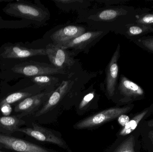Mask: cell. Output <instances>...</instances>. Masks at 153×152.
<instances>
[{"label": "cell", "mask_w": 153, "mask_h": 152, "mask_svg": "<svg viewBox=\"0 0 153 152\" xmlns=\"http://www.w3.org/2000/svg\"><path fill=\"white\" fill-rule=\"evenodd\" d=\"M138 128L142 148L146 152H153V127L144 126L140 124Z\"/></svg>", "instance_id": "obj_20"}, {"label": "cell", "mask_w": 153, "mask_h": 152, "mask_svg": "<svg viewBox=\"0 0 153 152\" xmlns=\"http://www.w3.org/2000/svg\"><path fill=\"white\" fill-rule=\"evenodd\" d=\"M153 33V29L151 27L142 24L134 23L128 24L121 35L131 42L137 40L147 34Z\"/></svg>", "instance_id": "obj_18"}, {"label": "cell", "mask_w": 153, "mask_h": 152, "mask_svg": "<svg viewBox=\"0 0 153 152\" xmlns=\"http://www.w3.org/2000/svg\"><path fill=\"white\" fill-rule=\"evenodd\" d=\"M139 129L126 136L117 137L104 152H142Z\"/></svg>", "instance_id": "obj_11"}, {"label": "cell", "mask_w": 153, "mask_h": 152, "mask_svg": "<svg viewBox=\"0 0 153 152\" xmlns=\"http://www.w3.org/2000/svg\"><path fill=\"white\" fill-rule=\"evenodd\" d=\"M0 69V78L5 81L42 75L62 76L71 72L57 68L51 64L36 60L24 61L1 65Z\"/></svg>", "instance_id": "obj_3"}, {"label": "cell", "mask_w": 153, "mask_h": 152, "mask_svg": "<svg viewBox=\"0 0 153 152\" xmlns=\"http://www.w3.org/2000/svg\"><path fill=\"white\" fill-rule=\"evenodd\" d=\"M25 123V121L22 120L19 118L14 116L0 117V126L11 132L18 131L20 126Z\"/></svg>", "instance_id": "obj_21"}, {"label": "cell", "mask_w": 153, "mask_h": 152, "mask_svg": "<svg viewBox=\"0 0 153 152\" xmlns=\"http://www.w3.org/2000/svg\"><path fill=\"white\" fill-rule=\"evenodd\" d=\"M130 118L127 114H122L117 118L119 124L121 127H124L129 122Z\"/></svg>", "instance_id": "obj_26"}, {"label": "cell", "mask_w": 153, "mask_h": 152, "mask_svg": "<svg viewBox=\"0 0 153 152\" xmlns=\"http://www.w3.org/2000/svg\"><path fill=\"white\" fill-rule=\"evenodd\" d=\"M151 10L125 4L89 8L77 12V21L85 23L92 30L121 35L127 25L135 23L137 15Z\"/></svg>", "instance_id": "obj_2"}, {"label": "cell", "mask_w": 153, "mask_h": 152, "mask_svg": "<svg viewBox=\"0 0 153 152\" xmlns=\"http://www.w3.org/2000/svg\"><path fill=\"white\" fill-rule=\"evenodd\" d=\"M0 152H6L2 151H0Z\"/></svg>", "instance_id": "obj_31"}, {"label": "cell", "mask_w": 153, "mask_h": 152, "mask_svg": "<svg viewBox=\"0 0 153 152\" xmlns=\"http://www.w3.org/2000/svg\"><path fill=\"white\" fill-rule=\"evenodd\" d=\"M134 104L123 106H117L105 109L92 114L76 122L73 128L77 130L95 129L102 125L117 119L122 114H127L133 110Z\"/></svg>", "instance_id": "obj_5"}, {"label": "cell", "mask_w": 153, "mask_h": 152, "mask_svg": "<svg viewBox=\"0 0 153 152\" xmlns=\"http://www.w3.org/2000/svg\"><path fill=\"white\" fill-rule=\"evenodd\" d=\"M141 125L144 126L153 127V118L149 120H146L141 123Z\"/></svg>", "instance_id": "obj_28"}, {"label": "cell", "mask_w": 153, "mask_h": 152, "mask_svg": "<svg viewBox=\"0 0 153 152\" xmlns=\"http://www.w3.org/2000/svg\"><path fill=\"white\" fill-rule=\"evenodd\" d=\"M151 115L149 107L134 114L126 125L120 129L116 136L117 137H123L132 134L137 129L142 122L146 120Z\"/></svg>", "instance_id": "obj_17"}, {"label": "cell", "mask_w": 153, "mask_h": 152, "mask_svg": "<svg viewBox=\"0 0 153 152\" xmlns=\"http://www.w3.org/2000/svg\"></svg>", "instance_id": "obj_32"}, {"label": "cell", "mask_w": 153, "mask_h": 152, "mask_svg": "<svg viewBox=\"0 0 153 152\" xmlns=\"http://www.w3.org/2000/svg\"><path fill=\"white\" fill-rule=\"evenodd\" d=\"M61 10L65 12H77L89 9L91 6L92 1L89 0H52Z\"/></svg>", "instance_id": "obj_19"}, {"label": "cell", "mask_w": 153, "mask_h": 152, "mask_svg": "<svg viewBox=\"0 0 153 152\" xmlns=\"http://www.w3.org/2000/svg\"><path fill=\"white\" fill-rule=\"evenodd\" d=\"M145 98V92L138 84L124 75H120L116 91L111 101L117 106L132 104Z\"/></svg>", "instance_id": "obj_6"}, {"label": "cell", "mask_w": 153, "mask_h": 152, "mask_svg": "<svg viewBox=\"0 0 153 152\" xmlns=\"http://www.w3.org/2000/svg\"><path fill=\"white\" fill-rule=\"evenodd\" d=\"M149 108L151 114L153 115V103L150 106H149Z\"/></svg>", "instance_id": "obj_29"}, {"label": "cell", "mask_w": 153, "mask_h": 152, "mask_svg": "<svg viewBox=\"0 0 153 152\" xmlns=\"http://www.w3.org/2000/svg\"><path fill=\"white\" fill-rule=\"evenodd\" d=\"M3 148V146H2V145H1V144H0V149H2V148Z\"/></svg>", "instance_id": "obj_30"}, {"label": "cell", "mask_w": 153, "mask_h": 152, "mask_svg": "<svg viewBox=\"0 0 153 152\" xmlns=\"http://www.w3.org/2000/svg\"><path fill=\"white\" fill-rule=\"evenodd\" d=\"M77 68L64 76L39 110L33 115L40 124H53L61 114L75 107L86 85L93 75Z\"/></svg>", "instance_id": "obj_1"}, {"label": "cell", "mask_w": 153, "mask_h": 152, "mask_svg": "<svg viewBox=\"0 0 153 152\" xmlns=\"http://www.w3.org/2000/svg\"><path fill=\"white\" fill-rule=\"evenodd\" d=\"M100 95L94 88V84L85 88L75 105L76 114L82 116L89 112L95 110L99 107Z\"/></svg>", "instance_id": "obj_14"}, {"label": "cell", "mask_w": 153, "mask_h": 152, "mask_svg": "<svg viewBox=\"0 0 153 152\" xmlns=\"http://www.w3.org/2000/svg\"><path fill=\"white\" fill-rule=\"evenodd\" d=\"M120 46L118 44L106 67L105 79L100 85L101 90L110 101H111L114 95L119 79L118 62L120 56Z\"/></svg>", "instance_id": "obj_10"}, {"label": "cell", "mask_w": 153, "mask_h": 152, "mask_svg": "<svg viewBox=\"0 0 153 152\" xmlns=\"http://www.w3.org/2000/svg\"><path fill=\"white\" fill-rule=\"evenodd\" d=\"M18 131L39 142L57 145L66 151V152H72L59 131L45 127L38 123H32L31 127L19 128Z\"/></svg>", "instance_id": "obj_7"}, {"label": "cell", "mask_w": 153, "mask_h": 152, "mask_svg": "<svg viewBox=\"0 0 153 152\" xmlns=\"http://www.w3.org/2000/svg\"><path fill=\"white\" fill-rule=\"evenodd\" d=\"M34 2L35 3L25 0H14L7 3L2 10L9 16L27 21L32 26H45L50 19L49 10L39 0Z\"/></svg>", "instance_id": "obj_4"}, {"label": "cell", "mask_w": 153, "mask_h": 152, "mask_svg": "<svg viewBox=\"0 0 153 152\" xmlns=\"http://www.w3.org/2000/svg\"><path fill=\"white\" fill-rule=\"evenodd\" d=\"M109 33L103 30L86 31L76 38L58 46L71 51L75 56L80 52L87 54L92 47Z\"/></svg>", "instance_id": "obj_8"}, {"label": "cell", "mask_w": 153, "mask_h": 152, "mask_svg": "<svg viewBox=\"0 0 153 152\" xmlns=\"http://www.w3.org/2000/svg\"><path fill=\"white\" fill-rule=\"evenodd\" d=\"M65 75H42L27 79L32 84L39 86L43 92H53L58 86Z\"/></svg>", "instance_id": "obj_15"}, {"label": "cell", "mask_w": 153, "mask_h": 152, "mask_svg": "<svg viewBox=\"0 0 153 152\" xmlns=\"http://www.w3.org/2000/svg\"><path fill=\"white\" fill-rule=\"evenodd\" d=\"M135 23L148 26L153 29V10L137 15Z\"/></svg>", "instance_id": "obj_24"}, {"label": "cell", "mask_w": 153, "mask_h": 152, "mask_svg": "<svg viewBox=\"0 0 153 152\" xmlns=\"http://www.w3.org/2000/svg\"><path fill=\"white\" fill-rule=\"evenodd\" d=\"M132 42L140 48L153 54V36H144Z\"/></svg>", "instance_id": "obj_23"}, {"label": "cell", "mask_w": 153, "mask_h": 152, "mask_svg": "<svg viewBox=\"0 0 153 152\" xmlns=\"http://www.w3.org/2000/svg\"><path fill=\"white\" fill-rule=\"evenodd\" d=\"M43 92L38 86L35 84L11 93L0 102V107L3 104H11L20 101L23 99Z\"/></svg>", "instance_id": "obj_16"}, {"label": "cell", "mask_w": 153, "mask_h": 152, "mask_svg": "<svg viewBox=\"0 0 153 152\" xmlns=\"http://www.w3.org/2000/svg\"><path fill=\"white\" fill-rule=\"evenodd\" d=\"M0 108L4 116H8L11 112L12 108L10 104H3L0 107Z\"/></svg>", "instance_id": "obj_27"}, {"label": "cell", "mask_w": 153, "mask_h": 152, "mask_svg": "<svg viewBox=\"0 0 153 152\" xmlns=\"http://www.w3.org/2000/svg\"><path fill=\"white\" fill-rule=\"evenodd\" d=\"M53 92H43L27 97L20 101L15 107L16 112H22L19 118L24 116L33 115L40 109Z\"/></svg>", "instance_id": "obj_13"}, {"label": "cell", "mask_w": 153, "mask_h": 152, "mask_svg": "<svg viewBox=\"0 0 153 152\" xmlns=\"http://www.w3.org/2000/svg\"><path fill=\"white\" fill-rule=\"evenodd\" d=\"M95 1L100 3H102L106 6H113L124 4L126 3L129 1V0H97Z\"/></svg>", "instance_id": "obj_25"}, {"label": "cell", "mask_w": 153, "mask_h": 152, "mask_svg": "<svg viewBox=\"0 0 153 152\" xmlns=\"http://www.w3.org/2000/svg\"><path fill=\"white\" fill-rule=\"evenodd\" d=\"M47 55L51 64L58 69L71 72L76 69L77 61L73 53L69 50L49 43L46 46Z\"/></svg>", "instance_id": "obj_9"}, {"label": "cell", "mask_w": 153, "mask_h": 152, "mask_svg": "<svg viewBox=\"0 0 153 152\" xmlns=\"http://www.w3.org/2000/svg\"><path fill=\"white\" fill-rule=\"evenodd\" d=\"M86 31L85 26L77 24L63 25L59 28L54 29L49 35L51 43L59 46L65 43L82 35Z\"/></svg>", "instance_id": "obj_12"}, {"label": "cell", "mask_w": 153, "mask_h": 152, "mask_svg": "<svg viewBox=\"0 0 153 152\" xmlns=\"http://www.w3.org/2000/svg\"><path fill=\"white\" fill-rule=\"evenodd\" d=\"M32 25L27 21L5 20L0 16V29H19L29 27Z\"/></svg>", "instance_id": "obj_22"}]
</instances>
